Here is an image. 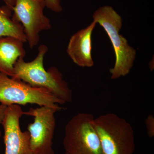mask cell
I'll return each instance as SVG.
<instances>
[{
    "label": "cell",
    "instance_id": "obj_12",
    "mask_svg": "<svg viewBox=\"0 0 154 154\" xmlns=\"http://www.w3.org/2000/svg\"><path fill=\"white\" fill-rule=\"evenodd\" d=\"M145 124L147 133L149 137L152 138L154 137V117L150 114L147 116L145 119Z\"/></svg>",
    "mask_w": 154,
    "mask_h": 154
},
{
    "label": "cell",
    "instance_id": "obj_8",
    "mask_svg": "<svg viewBox=\"0 0 154 154\" xmlns=\"http://www.w3.org/2000/svg\"><path fill=\"white\" fill-rule=\"evenodd\" d=\"M25 112L19 105L7 106L2 125L4 130L5 154H33L30 146V135L28 131H23L20 119Z\"/></svg>",
    "mask_w": 154,
    "mask_h": 154
},
{
    "label": "cell",
    "instance_id": "obj_5",
    "mask_svg": "<svg viewBox=\"0 0 154 154\" xmlns=\"http://www.w3.org/2000/svg\"><path fill=\"white\" fill-rule=\"evenodd\" d=\"M94 119L91 113H80L70 119L65 128V154H103Z\"/></svg>",
    "mask_w": 154,
    "mask_h": 154
},
{
    "label": "cell",
    "instance_id": "obj_3",
    "mask_svg": "<svg viewBox=\"0 0 154 154\" xmlns=\"http://www.w3.org/2000/svg\"><path fill=\"white\" fill-rule=\"evenodd\" d=\"M103 154H133L134 131L131 125L114 113H105L93 120Z\"/></svg>",
    "mask_w": 154,
    "mask_h": 154
},
{
    "label": "cell",
    "instance_id": "obj_13",
    "mask_svg": "<svg viewBox=\"0 0 154 154\" xmlns=\"http://www.w3.org/2000/svg\"><path fill=\"white\" fill-rule=\"evenodd\" d=\"M46 7L55 13H60L63 11L60 0H45Z\"/></svg>",
    "mask_w": 154,
    "mask_h": 154
},
{
    "label": "cell",
    "instance_id": "obj_7",
    "mask_svg": "<svg viewBox=\"0 0 154 154\" xmlns=\"http://www.w3.org/2000/svg\"><path fill=\"white\" fill-rule=\"evenodd\" d=\"M60 109L48 106L31 108L25 115L34 117L33 123L28 124L30 146L33 154H54L53 149L56 127L54 114Z\"/></svg>",
    "mask_w": 154,
    "mask_h": 154
},
{
    "label": "cell",
    "instance_id": "obj_4",
    "mask_svg": "<svg viewBox=\"0 0 154 154\" xmlns=\"http://www.w3.org/2000/svg\"><path fill=\"white\" fill-rule=\"evenodd\" d=\"M0 103L6 106L36 104L61 110L59 105L65 104L44 88L30 85L22 80L0 72Z\"/></svg>",
    "mask_w": 154,
    "mask_h": 154
},
{
    "label": "cell",
    "instance_id": "obj_14",
    "mask_svg": "<svg viewBox=\"0 0 154 154\" xmlns=\"http://www.w3.org/2000/svg\"><path fill=\"white\" fill-rule=\"evenodd\" d=\"M5 3L6 5L5 6L9 10H11L13 12V9L15 6V3H16V0H4ZM5 7H0V12H2L5 11Z\"/></svg>",
    "mask_w": 154,
    "mask_h": 154
},
{
    "label": "cell",
    "instance_id": "obj_11",
    "mask_svg": "<svg viewBox=\"0 0 154 154\" xmlns=\"http://www.w3.org/2000/svg\"><path fill=\"white\" fill-rule=\"evenodd\" d=\"M5 11L0 12V37L11 36L26 42L24 28L21 23L12 19V11L5 6Z\"/></svg>",
    "mask_w": 154,
    "mask_h": 154
},
{
    "label": "cell",
    "instance_id": "obj_10",
    "mask_svg": "<svg viewBox=\"0 0 154 154\" xmlns=\"http://www.w3.org/2000/svg\"><path fill=\"white\" fill-rule=\"evenodd\" d=\"M23 43L21 40L11 36L0 37V72L12 77L17 60L26 55Z\"/></svg>",
    "mask_w": 154,
    "mask_h": 154
},
{
    "label": "cell",
    "instance_id": "obj_6",
    "mask_svg": "<svg viewBox=\"0 0 154 154\" xmlns=\"http://www.w3.org/2000/svg\"><path fill=\"white\" fill-rule=\"evenodd\" d=\"M45 0H16L12 19L21 23L30 48L38 44L42 31L51 28L50 19L44 14Z\"/></svg>",
    "mask_w": 154,
    "mask_h": 154
},
{
    "label": "cell",
    "instance_id": "obj_1",
    "mask_svg": "<svg viewBox=\"0 0 154 154\" xmlns=\"http://www.w3.org/2000/svg\"><path fill=\"white\" fill-rule=\"evenodd\" d=\"M48 50L45 45H39L36 57L29 62H25L24 57H19L14 64L11 78L33 87L45 88L65 104L71 102L72 91L58 69L52 67L46 70L44 68V57Z\"/></svg>",
    "mask_w": 154,
    "mask_h": 154
},
{
    "label": "cell",
    "instance_id": "obj_2",
    "mask_svg": "<svg viewBox=\"0 0 154 154\" xmlns=\"http://www.w3.org/2000/svg\"><path fill=\"white\" fill-rule=\"evenodd\" d=\"M93 21L104 28L112 43L116 60L114 66L110 69L112 79H116L128 74L133 66L136 51L128 40L120 34L122 25L121 16L110 6L100 7L94 12Z\"/></svg>",
    "mask_w": 154,
    "mask_h": 154
},
{
    "label": "cell",
    "instance_id": "obj_9",
    "mask_svg": "<svg viewBox=\"0 0 154 154\" xmlns=\"http://www.w3.org/2000/svg\"><path fill=\"white\" fill-rule=\"evenodd\" d=\"M97 23L93 21L89 26L79 30L70 38L67 53L77 65L91 67L94 65L92 56V36Z\"/></svg>",
    "mask_w": 154,
    "mask_h": 154
},
{
    "label": "cell",
    "instance_id": "obj_15",
    "mask_svg": "<svg viewBox=\"0 0 154 154\" xmlns=\"http://www.w3.org/2000/svg\"><path fill=\"white\" fill-rule=\"evenodd\" d=\"M7 106H8L0 104V125L2 124L3 119L5 117ZM1 137H2V132L0 130V138H1Z\"/></svg>",
    "mask_w": 154,
    "mask_h": 154
}]
</instances>
